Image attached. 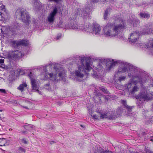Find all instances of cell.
Listing matches in <instances>:
<instances>
[{
  "instance_id": "6da1fadb",
  "label": "cell",
  "mask_w": 153,
  "mask_h": 153,
  "mask_svg": "<svg viewBox=\"0 0 153 153\" xmlns=\"http://www.w3.org/2000/svg\"><path fill=\"white\" fill-rule=\"evenodd\" d=\"M124 27V25L122 20L114 19L111 20L104 28V31L107 35L114 36L121 32Z\"/></svg>"
},
{
  "instance_id": "7a4b0ae2",
  "label": "cell",
  "mask_w": 153,
  "mask_h": 153,
  "mask_svg": "<svg viewBox=\"0 0 153 153\" xmlns=\"http://www.w3.org/2000/svg\"><path fill=\"white\" fill-rule=\"evenodd\" d=\"M71 71L74 77L78 80H85L87 77L86 71L83 67L78 65L74 64L73 65Z\"/></svg>"
},
{
  "instance_id": "3957f363",
  "label": "cell",
  "mask_w": 153,
  "mask_h": 153,
  "mask_svg": "<svg viewBox=\"0 0 153 153\" xmlns=\"http://www.w3.org/2000/svg\"><path fill=\"white\" fill-rule=\"evenodd\" d=\"M15 18L18 21L22 23L28 24L30 22V16L28 12L24 9H17L15 13Z\"/></svg>"
},
{
  "instance_id": "277c9868",
  "label": "cell",
  "mask_w": 153,
  "mask_h": 153,
  "mask_svg": "<svg viewBox=\"0 0 153 153\" xmlns=\"http://www.w3.org/2000/svg\"><path fill=\"white\" fill-rule=\"evenodd\" d=\"M130 79V74L128 72L125 71H118L114 76L115 82L120 85H124L128 83Z\"/></svg>"
},
{
  "instance_id": "5b68a950",
  "label": "cell",
  "mask_w": 153,
  "mask_h": 153,
  "mask_svg": "<svg viewBox=\"0 0 153 153\" xmlns=\"http://www.w3.org/2000/svg\"><path fill=\"white\" fill-rule=\"evenodd\" d=\"M58 64H52L47 65L45 68V74L48 78L55 80Z\"/></svg>"
},
{
  "instance_id": "8992f818",
  "label": "cell",
  "mask_w": 153,
  "mask_h": 153,
  "mask_svg": "<svg viewBox=\"0 0 153 153\" xmlns=\"http://www.w3.org/2000/svg\"><path fill=\"white\" fill-rule=\"evenodd\" d=\"M128 89L129 92L133 95H138L140 92L141 86L137 81H132L128 85Z\"/></svg>"
},
{
  "instance_id": "52a82bcc",
  "label": "cell",
  "mask_w": 153,
  "mask_h": 153,
  "mask_svg": "<svg viewBox=\"0 0 153 153\" xmlns=\"http://www.w3.org/2000/svg\"><path fill=\"white\" fill-rule=\"evenodd\" d=\"M65 75L64 69L58 64L55 77V80H60L63 79Z\"/></svg>"
},
{
  "instance_id": "ba28073f",
  "label": "cell",
  "mask_w": 153,
  "mask_h": 153,
  "mask_svg": "<svg viewBox=\"0 0 153 153\" xmlns=\"http://www.w3.org/2000/svg\"><path fill=\"white\" fill-rule=\"evenodd\" d=\"M7 56L13 59H17L21 58L22 56V52L18 50H13L9 52Z\"/></svg>"
},
{
  "instance_id": "9c48e42d",
  "label": "cell",
  "mask_w": 153,
  "mask_h": 153,
  "mask_svg": "<svg viewBox=\"0 0 153 153\" xmlns=\"http://www.w3.org/2000/svg\"><path fill=\"white\" fill-rule=\"evenodd\" d=\"M103 61L100 60H95L93 62V65L94 67L97 68H102L103 67L104 68L106 67V65H106V63L108 62L106 61Z\"/></svg>"
},
{
  "instance_id": "30bf717a",
  "label": "cell",
  "mask_w": 153,
  "mask_h": 153,
  "mask_svg": "<svg viewBox=\"0 0 153 153\" xmlns=\"http://www.w3.org/2000/svg\"><path fill=\"white\" fill-rule=\"evenodd\" d=\"M81 62L85 70L86 71H90L91 69L90 59L88 57H84L82 58Z\"/></svg>"
},
{
  "instance_id": "8fae6325",
  "label": "cell",
  "mask_w": 153,
  "mask_h": 153,
  "mask_svg": "<svg viewBox=\"0 0 153 153\" xmlns=\"http://www.w3.org/2000/svg\"><path fill=\"white\" fill-rule=\"evenodd\" d=\"M140 35L139 33L134 32L131 33L129 35L128 39L131 42H136L139 38Z\"/></svg>"
},
{
  "instance_id": "7c38bea8",
  "label": "cell",
  "mask_w": 153,
  "mask_h": 153,
  "mask_svg": "<svg viewBox=\"0 0 153 153\" xmlns=\"http://www.w3.org/2000/svg\"><path fill=\"white\" fill-rule=\"evenodd\" d=\"M57 8H55L51 13L48 18V20L49 22L51 23L53 21L54 17L57 13Z\"/></svg>"
},
{
  "instance_id": "4fadbf2b",
  "label": "cell",
  "mask_w": 153,
  "mask_h": 153,
  "mask_svg": "<svg viewBox=\"0 0 153 153\" xmlns=\"http://www.w3.org/2000/svg\"><path fill=\"white\" fill-rule=\"evenodd\" d=\"M14 44L16 46H27L28 43L26 40H22L16 42H14Z\"/></svg>"
},
{
  "instance_id": "5bb4252c",
  "label": "cell",
  "mask_w": 153,
  "mask_h": 153,
  "mask_svg": "<svg viewBox=\"0 0 153 153\" xmlns=\"http://www.w3.org/2000/svg\"><path fill=\"white\" fill-rule=\"evenodd\" d=\"M147 92L148 94L153 97V85H151L148 87L147 89Z\"/></svg>"
},
{
  "instance_id": "9a60e30c",
  "label": "cell",
  "mask_w": 153,
  "mask_h": 153,
  "mask_svg": "<svg viewBox=\"0 0 153 153\" xmlns=\"http://www.w3.org/2000/svg\"><path fill=\"white\" fill-rule=\"evenodd\" d=\"M140 15L143 18H147L149 17V14L146 13H140Z\"/></svg>"
},
{
  "instance_id": "2e32d148",
  "label": "cell",
  "mask_w": 153,
  "mask_h": 153,
  "mask_svg": "<svg viewBox=\"0 0 153 153\" xmlns=\"http://www.w3.org/2000/svg\"><path fill=\"white\" fill-rule=\"evenodd\" d=\"M93 116L97 119H100L102 117V115L100 114L97 113H94V114Z\"/></svg>"
},
{
  "instance_id": "e0dca14e",
  "label": "cell",
  "mask_w": 153,
  "mask_h": 153,
  "mask_svg": "<svg viewBox=\"0 0 153 153\" xmlns=\"http://www.w3.org/2000/svg\"><path fill=\"white\" fill-rule=\"evenodd\" d=\"M26 86V85L25 84H23L19 86V89L21 91H22L23 90L24 87Z\"/></svg>"
},
{
  "instance_id": "ac0fdd59",
  "label": "cell",
  "mask_w": 153,
  "mask_h": 153,
  "mask_svg": "<svg viewBox=\"0 0 153 153\" xmlns=\"http://www.w3.org/2000/svg\"><path fill=\"white\" fill-rule=\"evenodd\" d=\"M22 142L25 144H27V141L25 139H22Z\"/></svg>"
},
{
  "instance_id": "d6986e66",
  "label": "cell",
  "mask_w": 153,
  "mask_h": 153,
  "mask_svg": "<svg viewBox=\"0 0 153 153\" xmlns=\"http://www.w3.org/2000/svg\"><path fill=\"white\" fill-rule=\"evenodd\" d=\"M19 149L22 152H25V149H24L23 148H22L20 147Z\"/></svg>"
},
{
  "instance_id": "ffe728a7",
  "label": "cell",
  "mask_w": 153,
  "mask_h": 153,
  "mask_svg": "<svg viewBox=\"0 0 153 153\" xmlns=\"http://www.w3.org/2000/svg\"><path fill=\"white\" fill-rule=\"evenodd\" d=\"M50 1H53L55 2H59L61 0H49Z\"/></svg>"
},
{
  "instance_id": "44dd1931",
  "label": "cell",
  "mask_w": 153,
  "mask_h": 153,
  "mask_svg": "<svg viewBox=\"0 0 153 153\" xmlns=\"http://www.w3.org/2000/svg\"><path fill=\"white\" fill-rule=\"evenodd\" d=\"M98 1L100 2H106L108 1L109 0H98Z\"/></svg>"
},
{
  "instance_id": "7402d4cb",
  "label": "cell",
  "mask_w": 153,
  "mask_h": 153,
  "mask_svg": "<svg viewBox=\"0 0 153 153\" xmlns=\"http://www.w3.org/2000/svg\"><path fill=\"white\" fill-rule=\"evenodd\" d=\"M1 91L2 92L4 93L6 92L3 89H1Z\"/></svg>"
}]
</instances>
